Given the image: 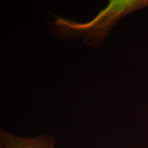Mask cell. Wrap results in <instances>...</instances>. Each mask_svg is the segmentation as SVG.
I'll list each match as a JSON object with an SVG mask.
<instances>
[{"instance_id": "cell-1", "label": "cell", "mask_w": 148, "mask_h": 148, "mask_svg": "<svg viewBox=\"0 0 148 148\" xmlns=\"http://www.w3.org/2000/svg\"><path fill=\"white\" fill-rule=\"evenodd\" d=\"M148 7V0H110L108 5L89 21L56 16L49 22L50 32L61 40L80 38L85 45L98 47L116 23L123 16Z\"/></svg>"}, {"instance_id": "cell-2", "label": "cell", "mask_w": 148, "mask_h": 148, "mask_svg": "<svg viewBox=\"0 0 148 148\" xmlns=\"http://www.w3.org/2000/svg\"><path fill=\"white\" fill-rule=\"evenodd\" d=\"M55 138L49 134H42L34 137H21L3 129L0 130L1 148H55Z\"/></svg>"}]
</instances>
